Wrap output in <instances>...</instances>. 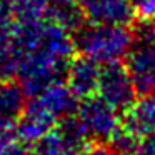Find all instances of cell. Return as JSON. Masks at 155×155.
<instances>
[{
  "label": "cell",
  "instance_id": "cell-1",
  "mask_svg": "<svg viewBox=\"0 0 155 155\" xmlns=\"http://www.w3.org/2000/svg\"><path fill=\"white\" fill-rule=\"evenodd\" d=\"M10 44L17 57L18 84L27 97H35L54 82H60L74 58L70 32L47 17L15 22Z\"/></svg>",
  "mask_w": 155,
  "mask_h": 155
},
{
  "label": "cell",
  "instance_id": "cell-2",
  "mask_svg": "<svg viewBox=\"0 0 155 155\" xmlns=\"http://www.w3.org/2000/svg\"><path fill=\"white\" fill-rule=\"evenodd\" d=\"M75 50L80 55L107 65L127 57L134 45V35L127 25L88 24L75 32Z\"/></svg>",
  "mask_w": 155,
  "mask_h": 155
},
{
  "label": "cell",
  "instance_id": "cell-3",
  "mask_svg": "<svg viewBox=\"0 0 155 155\" xmlns=\"http://www.w3.org/2000/svg\"><path fill=\"white\" fill-rule=\"evenodd\" d=\"M97 94L102 100L107 102L117 112H127L135 104V98H137L134 82L125 65H122L120 62L102 65Z\"/></svg>",
  "mask_w": 155,
  "mask_h": 155
},
{
  "label": "cell",
  "instance_id": "cell-4",
  "mask_svg": "<svg viewBox=\"0 0 155 155\" xmlns=\"http://www.w3.org/2000/svg\"><path fill=\"white\" fill-rule=\"evenodd\" d=\"M75 114L90 138L108 140L114 135V132L120 127L118 112L100 97L84 98L82 105L77 107Z\"/></svg>",
  "mask_w": 155,
  "mask_h": 155
},
{
  "label": "cell",
  "instance_id": "cell-5",
  "mask_svg": "<svg viewBox=\"0 0 155 155\" xmlns=\"http://www.w3.org/2000/svg\"><path fill=\"white\" fill-rule=\"evenodd\" d=\"M125 68L130 75L137 94H155V42H134L125 57Z\"/></svg>",
  "mask_w": 155,
  "mask_h": 155
},
{
  "label": "cell",
  "instance_id": "cell-6",
  "mask_svg": "<svg viewBox=\"0 0 155 155\" xmlns=\"http://www.w3.org/2000/svg\"><path fill=\"white\" fill-rule=\"evenodd\" d=\"M78 7L88 24L128 25L135 18L130 0H78Z\"/></svg>",
  "mask_w": 155,
  "mask_h": 155
},
{
  "label": "cell",
  "instance_id": "cell-7",
  "mask_svg": "<svg viewBox=\"0 0 155 155\" xmlns=\"http://www.w3.org/2000/svg\"><path fill=\"white\" fill-rule=\"evenodd\" d=\"M57 122V118L52 117L42 105H38L32 98L30 104L25 105L24 112L15 124L17 140H20L24 145H35L45 134L54 130Z\"/></svg>",
  "mask_w": 155,
  "mask_h": 155
},
{
  "label": "cell",
  "instance_id": "cell-8",
  "mask_svg": "<svg viewBox=\"0 0 155 155\" xmlns=\"http://www.w3.org/2000/svg\"><path fill=\"white\" fill-rule=\"evenodd\" d=\"M98 75H100V65L84 55L72 58L65 72L68 88L75 97L82 100L97 94Z\"/></svg>",
  "mask_w": 155,
  "mask_h": 155
},
{
  "label": "cell",
  "instance_id": "cell-9",
  "mask_svg": "<svg viewBox=\"0 0 155 155\" xmlns=\"http://www.w3.org/2000/svg\"><path fill=\"white\" fill-rule=\"evenodd\" d=\"M32 98L38 105H42L57 120H62V118L68 117V115H74L78 107L77 105L78 98L72 94L68 85L64 84L62 80L50 84L47 88H44L40 94Z\"/></svg>",
  "mask_w": 155,
  "mask_h": 155
},
{
  "label": "cell",
  "instance_id": "cell-10",
  "mask_svg": "<svg viewBox=\"0 0 155 155\" xmlns=\"http://www.w3.org/2000/svg\"><path fill=\"white\" fill-rule=\"evenodd\" d=\"M124 127L138 135L140 138L155 135V94L143 95V98L135 102L127 112Z\"/></svg>",
  "mask_w": 155,
  "mask_h": 155
},
{
  "label": "cell",
  "instance_id": "cell-11",
  "mask_svg": "<svg viewBox=\"0 0 155 155\" xmlns=\"http://www.w3.org/2000/svg\"><path fill=\"white\" fill-rule=\"evenodd\" d=\"M25 97L20 84L10 80L0 82V122L15 124L25 108Z\"/></svg>",
  "mask_w": 155,
  "mask_h": 155
},
{
  "label": "cell",
  "instance_id": "cell-12",
  "mask_svg": "<svg viewBox=\"0 0 155 155\" xmlns=\"http://www.w3.org/2000/svg\"><path fill=\"white\" fill-rule=\"evenodd\" d=\"M15 22L40 20L47 15V0H4Z\"/></svg>",
  "mask_w": 155,
  "mask_h": 155
},
{
  "label": "cell",
  "instance_id": "cell-13",
  "mask_svg": "<svg viewBox=\"0 0 155 155\" xmlns=\"http://www.w3.org/2000/svg\"><path fill=\"white\" fill-rule=\"evenodd\" d=\"M35 145V155H80V150L68 143L58 130H50Z\"/></svg>",
  "mask_w": 155,
  "mask_h": 155
},
{
  "label": "cell",
  "instance_id": "cell-14",
  "mask_svg": "<svg viewBox=\"0 0 155 155\" xmlns=\"http://www.w3.org/2000/svg\"><path fill=\"white\" fill-rule=\"evenodd\" d=\"M142 138L130 132L127 127H118L114 132L108 142L110 148L115 152V155H137V148Z\"/></svg>",
  "mask_w": 155,
  "mask_h": 155
},
{
  "label": "cell",
  "instance_id": "cell-15",
  "mask_svg": "<svg viewBox=\"0 0 155 155\" xmlns=\"http://www.w3.org/2000/svg\"><path fill=\"white\" fill-rule=\"evenodd\" d=\"M14 25H15L14 15L10 14V10H8V7L5 5L4 0H0V42L10 40Z\"/></svg>",
  "mask_w": 155,
  "mask_h": 155
},
{
  "label": "cell",
  "instance_id": "cell-16",
  "mask_svg": "<svg viewBox=\"0 0 155 155\" xmlns=\"http://www.w3.org/2000/svg\"><path fill=\"white\" fill-rule=\"evenodd\" d=\"M17 142V134H15V124H7L0 122V155L4 153L8 147Z\"/></svg>",
  "mask_w": 155,
  "mask_h": 155
},
{
  "label": "cell",
  "instance_id": "cell-17",
  "mask_svg": "<svg viewBox=\"0 0 155 155\" xmlns=\"http://www.w3.org/2000/svg\"><path fill=\"white\" fill-rule=\"evenodd\" d=\"M137 155H155V135L142 138L137 148Z\"/></svg>",
  "mask_w": 155,
  "mask_h": 155
},
{
  "label": "cell",
  "instance_id": "cell-18",
  "mask_svg": "<svg viewBox=\"0 0 155 155\" xmlns=\"http://www.w3.org/2000/svg\"><path fill=\"white\" fill-rule=\"evenodd\" d=\"M87 155H115V152L110 147L105 145H94V147H87Z\"/></svg>",
  "mask_w": 155,
  "mask_h": 155
},
{
  "label": "cell",
  "instance_id": "cell-19",
  "mask_svg": "<svg viewBox=\"0 0 155 155\" xmlns=\"http://www.w3.org/2000/svg\"><path fill=\"white\" fill-rule=\"evenodd\" d=\"M2 155H30V152H28L27 145H20V143L15 142V143L12 145V147H8Z\"/></svg>",
  "mask_w": 155,
  "mask_h": 155
},
{
  "label": "cell",
  "instance_id": "cell-20",
  "mask_svg": "<svg viewBox=\"0 0 155 155\" xmlns=\"http://www.w3.org/2000/svg\"><path fill=\"white\" fill-rule=\"evenodd\" d=\"M48 7H65V5H78V0H47Z\"/></svg>",
  "mask_w": 155,
  "mask_h": 155
},
{
  "label": "cell",
  "instance_id": "cell-21",
  "mask_svg": "<svg viewBox=\"0 0 155 155\" xmlns=\"http://www.w3.org/2000/svg\"><path fill=\"white\" fill-rule=\"evenodd\" d=\"M132 4H134V7H137V5H140L142 2H143V0H130Z\"/></svg>",
  "mask_w": 155,
  "mask_h": 155
}]
</instances>
